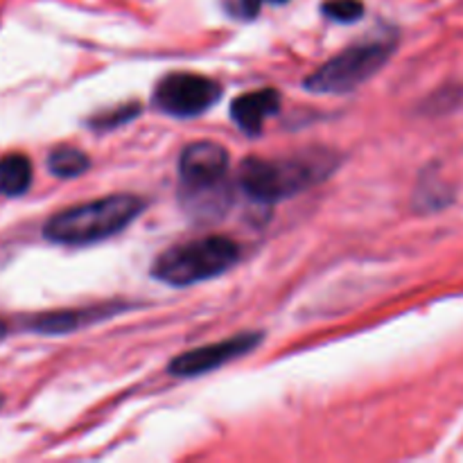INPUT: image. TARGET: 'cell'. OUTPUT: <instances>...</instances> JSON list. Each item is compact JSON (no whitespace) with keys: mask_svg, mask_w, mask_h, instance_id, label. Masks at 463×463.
<instances>
[{"mask_svg":"<svg viewBox=\"0 0 463 463\" xmlns=\"http://www.w3.org/2000/svg\"><path fill=\"white\" fill-rule=\"evenodd\" d=\"M337 158L326 152L301 154L292 158H247L240 165V185L251 199L274 203L312 188L330 175Z\"/></svg>","mask_w":463,"mask_h":463,"instance_id":"1","label":"cell"},{"mask_svg":"<svg viewBox=\"0 0 463 463\" xmlns=\"http://www.w3.org/2000/svg\"><path fill=\"white\" fill-rule=\"evenodd\" d=\"M143 199L136 194H111L57 213L48 220L43 235L50 242L68 247L93 244L125 231L143 213Z\"/></svg>","mask_w":463,"mask_h":463,"instance_id":"2","label":"cell"},{"mask_svg":"<svg viewBox=\"0 0 463 463\" xmlns=\"http://www.w3.org/2000/svg\"><path fill=\"white\" fill-rule=\"evenodd\" d=\"M238 258L240 247L233 240L224 235H208L163 251L154 260L152 276L161 283L185 288L224 274L238 262Z\"/></svg>","mask_w":463,"mask_h":463,"instance_id":"3","label":"cell"},{"mask_svg":"<svg viewBox=\"0 0 463 463\" xmlns=\"http://www.w3.org/2000/svg\"><path fill=\"white\" fill-rule=\"evenodd\" d=\"M393 52V41H366L351 45L342 54L312 72L306 80V89L315 93H348L373 77L387 63Z\"/></svg>","mask_w":463,"mask_h":463,"instance_id":"4","label":"cell"},{"mask_svg":"<svg viewBox=\"0 0 463 463\" xmlns=\"http://www.w3.org/2000/svg\"><path fill=\"white\" fill-rule=\"evenodd\" d=\"M222 98V86L197 72H175L158 81L154 104L175 118H194L206 113Z\"/></svg>","mask_w":463,"mask_h":463,"instance_id":"5","label":"cell"},{"mask_svg":"<svg viewBox=\"0 0 463 463\" xmlns=\"http://www.w3.org/2000/svg\"><path fill=\"white\" fill-rule=\"evenodd\" d=\"M179 172L193 202L203 194L215 199L224 188L226 172H229V152L211 140L193 143L181 154Z\"/></svg>","mask_w":463,"mask_h":463,"instance_id":"6","label":"cell"},{"mask_svg":"<svg viewBox=\"0 0 463 463\" xmlns=\"http://www.w3.org/2000/svg\"><path fill=\"white\" fill-rule=\"evenodd\" d=\"M260 333H242L235 337L224 339V342L208 344V346L194 348V351L184 353L176 360L170 362V373L179 375V378H194V375H203L213 369L229 364V362L238 360V357L247 355L253 348L260 344Z\"/></svg>","mask_w":463,"mask_h":463,"instance_id":"7","label":"cell"},{"mask_svg":"<svg viewBox=\"0 0 463 463\" xmlns=\"http://www.w3.org/2000/svg\"><path fill=\"white\" fill-rule=\"evenodd\" d=\"M279 111L280 95L274 89H260L253 90V93L240 95V98H235L233 107H231V116H233L235 125L247 131V134H260L267 118Z\"/></svg>","mask_w":463,"mask_h":463,"instance_id":"8","label":"cell"},{"mask_svg":"<svg viewBox=\"0 0 463 463\" xmlns=\"http://www.w3.org/2000/svg\"><path fill=\"white\" fill-rule=\"evenodd\" d=\"M118 310V307H90V310H61V312H48V315H39L34 319L27 321V330H34L41 335H66L77 328L93 324V321L104 319L109 312Z\"/></svg>","mask_w":463,"mask_h":463,"instance_id":"9","label":"cell"},{"mask_svg":"<svg viewBox=\"0 0 463 463\" xmlns=\"http://www.w3.org/2000/svg\"><path fill=\"white\" fill-rule=\"evenodd\" d=\"M32 184V165L23 154H7L0 158V194L18 197Z\"/></svg>","mask_w":463,"mask_h":463,"instance_id":"10","label":"cell"},{"mask_svg":"<svg viewBox=\"0 0 463 463\" xmlns=\"http://www.w3.org/2000/svg\"><path fill=\"white\" fill-rule=\"evenodd\" d=\"M48 167L54 176H61V179H72V176H80L81 172L89 170L90 161H89V156L81 152V149L57 147L50 152Z\"/></svg>","mask_w":463,"mask_h":463,"instance_id":"11","label":"cell"},{"mask_svg":"<svg viewBox=\"0 0 463 463\" xmlns=\"http://www.w3.org/2000/svg\"><path fill=\"white\" fill-rule=\"evenodd\" d=\"M324 14L333 21L339 23H353L362 18L364 14V5L360 0H326Z\"/></svg>","mask_w":463,"mask_h":463,"instance_id":"12","label":"cell"},{"mask_svg":"<svg viewBox=\"0 0 463 463\" xmlns=\"http://www.w3.org/2000/svg\"><path fill=\"white\" fill-rule=\"evenodd\" d=\"M265 3L283 5V3H288V0H231L229 9H231V14H235V16L253 18L258 12H260V7Z\"/></svg>","mask_w":463,"mask_h":463,"instance_id":"13","label":"cell"},{"mask_svg":"<svg viewBox=\"0 0 463 463\" xmlns=\"http://www.w3.org/2000/svg\"><path fill=\"white\" fill-rule=\"evenodd\" d=\"M138 113V107H120L116 113H102L99 118H95L93 125L95 127H113V125H120V122L131 120V118Z\"/></svg>","mask_w":463,"mask_h":463,"instance_id":"14","label":"cell"},{"mask_svg":"<svg viewBox=\"0 0 463 463\" xmlns=\"http://www.w3.org/2000/svg\"><path fill=\"white\" fill-rule=\"evenodd\" d=\"M5 335H7V326H5V321H0V342L5 339Z\"/></svg>","mask_w":463,"mask_h":463,"instance_id":"15","label":"cell"}]
</instances>
